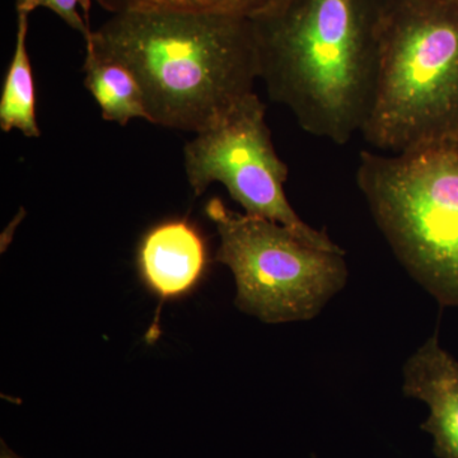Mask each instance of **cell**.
<instances>
[{"instance_id": "obj_1", "label": "cell", "mask_w": 458, "mask_h": 458, "mask_svg": "<svg viewBox=\"0 0 458 458\" xmlns=\"http://www.w3.org/2000/svg\"><path fill=\"white\" fill-rule=\"evenodd\" d=\"M386 0H279L251 18L267 95L333 143L361 131L375 98Z\"/></svg>"}, {"instance_id": "obj_2", "label": "cell", "mask_w": 458, "mask_h": 458, "mask_svg": "<svg viewBox=\"0 0 458 458\" xmlns=\"http://www.w3.org/2000/svg\"><path fill=\"white\" fill-rule=\"evenodd\" d=\"M86 47L125 65L148 122L200 132L254 93L260 78L251 18L195 12L114 14Z\"/></svg>"}, {"instance_id": "obj_3", "label": "cell", "mask_w": 458, "mask_h": 458, "mask_svg": "<svg viewBox=\"0 0 458 458\" xmlns=\"http://www.w3.org/2000/svg\"><path fill=\"white\" fill-rule=\"evenodd\" d=\"M360 134L393 155L458 143V0H386L375 98Z\"/></svg>"}, {"instance_id": "obj_4", "label": "cell", "mask_w": 458, "mask_h": 458, "mask_svg": "<svg viewBox=\"0 0 458 458\" xmlns=\"http://www.w3.org/2000/svg\"><path fill=\"white\" fill-rule=\"evenodd\" d=\"M357 183L410 276L458 307V143L360 153Z\"/></svg>"}, {"instance_id": "obj_5", "label": "cell", "mask_w": 458, "mask_h": 458, "mask_svg": "<svg viewBox=\"0 0 458 458\" xmlns=\"http://www.w3.org/2000/svg\"><path fill=\"white\" fill-rule=\"evenodd\" d=\"M205 213L219 234L216 261L236 280L241 311L267 324L316 318L348 280L344 252L312 246L292 229L228 209L212 199Z\"/></svg>"}, {"instance_id": "obj_6", "label": "cell", "mask_w": 458, "mask_h": 458, "mask_svg": "<svg viewBox=\"0 0 458 458\" xmlns=\"http://www.w3.org/2000/svg\"><path fill=\"white\" fill-rule=\"evenodd\" d=\"M183 157L197 197L212 183H222L245 213L280 223L318 249L344 252L325 232L303 222L286 199L288 167L276 153L265 105L255 92L198 132L186 144Z\"/></svg>"}, {"instance_id": "obj_7", "label": "cell", "mask_w": 458, "mask_h": 458, "mask_svg": "<svg viewBox=\"0 0 458 458\" xmlns=\"http://www.w3.org/2000/svg\"><path fill=\"white\" fill-rule=\"evenodd\" d=\"M138 271L150 293L162 301L191 293L210 265V252L200 229L188 219L158 223L141 238Z\"/></svg>"}, {"instance_id": "obj_8", "label": "cell", "mask_w": 458, "mask_h": 458, "mask_svg": "<svg viewBox=\"0 0 458 458\" xmlns=\"http://www.w3.org/2000/svg\"><path fill=\"white\" fill-rule=\"evenodd\" d=\"M405 396L423 401L429 417L421 429L433 437L438 458H458V361L430 336L403 366Z\"/></svg>"}, {"instance_id": "obj_9", "label": "cell", "mask_w": 458, "mask_h": 458, "mask_svg": "<svg viewBox=\"0 0 458 458\" xmlns=\"http://www.w3.org/2000/svg\"><path fill=\"white\" fill-rule=\"evenodd\" d=\"M83 71L84 84L106 122L126 125L132 119L148 120L140 83L125 65L86 47Z\"/></svg>"}, {"instance_id": "obj_10", "label": "cell", "mask_w": 458, "mask_h": 458, "mask_svg": "<svg viewBox=\"0 0 458 458\" xmlns=\"http://www.w3.org/2000/svg\"><path fill=\"white\" fill-rule=\"evenodd\" d=\"M27 35L29 14L18 13L16 47L0 95V128L5 132L18 131L27 138H38V98Z\"/></svg>"}, {"instance_id": "obj_11", "label": "cell", "mask_w": 458, "mask_h": 458, "mask_svg": "<svg viewBox=\"0 0 458 458\" xmlns=\"http://www.w3.org/2000/svg\"><path fill=\"white\" fill-rule=\"evenodd\" d=\"M111 13L137 11L195 12L254 18L279 0H98Z\"/></svg>"}, {"instance_id": "obj_12", "label": "cell", "mask_w": 458, "mask_h": 458, "mask_svg": "<svg viewBox=\"0 0 458 458\" xmlns=\"http://www.w3.org/2000/svg\"><path fill=\"white\" fill-rule=\"evenodd\" d=\"M92 0H17V13L30 14L38 8L50 9L63 21L89 40L92 36L89 11Z\"/></svg>"}, {"instance_id": "obj_13", "label": "cell", "mask_w": 458, "mask_h": 458, "mask_svg": "<svg viewBox=\"0 0 458 458\" xmlns=\"http://www.w3.org/2000/svg\"><path fill=\"white\" fill-rule=\"evenodd\" d=\"M0 458H22V457L18 456L17 454H14V452L12 451L11 448H9L7 445H5V442L2 441V442H0Z\"/></svg>"}]
</instances>
